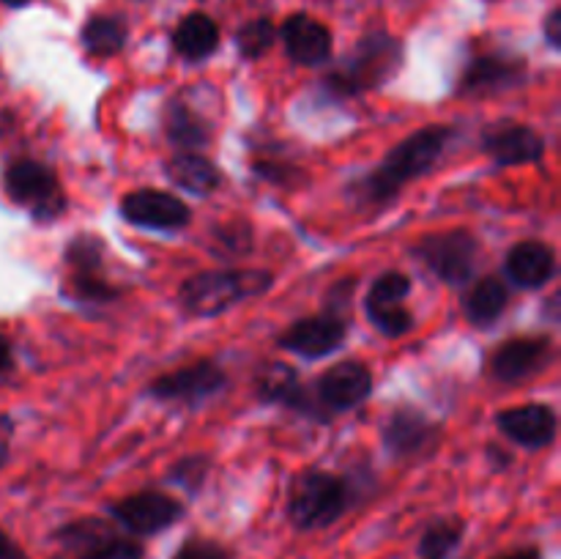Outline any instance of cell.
<instances>
[{"label": "cell", "instance_id": "6da1fadb", "mask_svg": "<svg viewBox=\"0 0 561 559\" xmlns=\"http://www.w3.org/2000/svg\"><path fill=\"white\" fill-rule=\"evenodd\" d=\"M455 137L453 126H422L414 135L405 137L403 142L387 153L381 164L373 170L367 179L359 181L356 195L362 197L365 206H383V203L394 201L398 192L403 190L409 181L425 175L433 164L442 159L447 142Z\"/></svg>", "mask_w": 561, "mask_h": 559}, {"label": "cell", "instance_id": "7a4b0ae2", "mask_svg": "<svg viewBox=\"0 0 561 559\" xmlns=\"http://www.w3.org/2000/svg\"><path fill=\"white\" fill-rule=\"evenodd\" d=\"M272 285L274 274L268 269H214L184 280L179 301L190 316L214 318L244 299L263 296Z\"/></svg>", "mask_w": 561, "mask_h": 559}, {"label": "cell", "instance_id": "3957f363", "mask_svg": "<svg viewBox=\"0 0 561 559\" xmlns=\"http://www.w3.org/2000/svg\"><path fill=\"white\" fill-rule=\"evenodd\" d=\"M403 42L387 31H373L356 42L348 58L327 75V88L337 96H359L387 85L403 69Z\"/></svg>", "mask_w": 561, "mask_h": 559}, {"label": "cell", "instance_id": "277c9868", "mask_svg": "<svg viewBox=\"0 0 561 559\" xmlns=\"http://www.w3.org/2000/svg\"><path fill=\"white\" fill-rule=\"evenodd\" d=\"M354 502V491L345 477L327 469H305L290 486L288 518L299 532L327 529L343 518Z\"/></svg>", "mask_w": 561, "mask_h": 559}, {"label": "cell", "instance_id": "5b68a950", "mask_svg": "<svg viewBox=\"0 0 561 559\" xmlns=\"http://www.w3.org/2000/svg\"><path fill=\"white\" fill-rule=\"evenodd\" d=\"M5 192L16 206L27 208L36 223H53L66 212V192L47 164L36 159H16L3 175Z\"/></svg>", "mask_w": 561, "mask_h": 559}, {"label": "cell", "instance_id": "8992f818", "mask_svg": "<svg viewBox=\"0 0 561 559\" xmlns=\"http://www.w3.org/2000/svg\"><path fill=\"white\" fill-rule=\"evenodd\" d=\"M477 252H480V241L463 228L425 236L411 247V255L449 285H463L474 277Z\"/></svg>", "mask_w": 561, "mask_h": 559}, {"label": "cell", "instance_id": "52a82bcc", "mask_svg": "<svg viewBox=\"0 0 561 559\" xmlns=\"http://www.w3.org/2000/svg\"><path fill=\"white\" fill-rule=\"evenodd\" d=\"M66 266H69V294L80 301L110 305L121 290L104 277V241L93 233H80L66 247Z\"/></svg>", "mask_w": 561, "mask_h": 559}, {"label": "cell", "instance_id": "ba28073f", "mask_svg": "<svg viewBox=\"0 0 561 559\" xmlns=\"http://www.w3.org/2000/svg\"><path fill=\"white\" fill-rule=\"evenodd\" d=\"M115 524L137 537H153L184 518V504L162 491H137L110 504Z\"/></svg>", "mask_w": 561, "mask_h": 559}, {"label": "cell", "instance_id": "9c48e42d", "mask_svg": "<svg viewBox=\"0 0 561 559\" xmlns=\"http://www.w3.org/2000/svg\"><path fill=\"white\" fill-rule=\"evenodd\" d=\"M228 384L222 367L211 360H197L192 365L179 367V370L162 373L148 384V395L162 403H201V400L211 398L219 389Z\"/></svg>", "mask_w": 561, "mask_h": 559}, {"label": "cell", "instance_id": "30bf717a", "mask_svg": "<svg viewBox=\"0 0 561 559\" xmlns=\"http://www.w3.org/2000/svg\"><path fill=\"white\" fill-rule=\"evenodd\" d=\"M373 392V373L365 362L345 360L329 367L312 387L318 406H321L323 417L340 414V411H351L356 406L365 403Z\"/></svg>", "mask_w": 561, "mask_h": 559}, {"label": "cell", "instance_id": "8fae6325", "mask_svg": "<svg viewBox=\"0 0 561 559\" xmlns=\"http://www.w3.org/2000/svg\"><path fill=\"white\" fill-rule=\"evenodd\" d=\"M345 334H348V321L340 312L327 310L290 323L277 338V345L305 356V360H321V356H329L343 345Z\"/></svg>", "mask_w": 561, "mask_h": 559}, {"label": "cell", "instance_id": "7c38bea8", "mask_svg": "<svg viewBox=\"0 0 561 559\" xmlns=\"http://www.w3.org/2000/svg\"><path fill=\"white\" fill-rule=\"evenodd\" d=\"M553 340L548 334H524L510 338L493 351L488 373L502 384H518L540 373L551 362Z\"/></svg>", "mask_w": 561, "mask_h": 559}, {"label": "cell", "instance_id": "4fadbf2b", "mask_svg": "<svg viewBox=\"0 0 561 559\" xmlns=\"http://www.w3.org/2000/svg\"><path fill=\"white\" fill-rule=\"evenodd\" d=\"M411 294V280L403 272H387L367 290V316L373 327L387 338H400L411 329L414 316L403 307V299Z\"/></svg>", "mask_w": 561, "mask_h": 559}, {"label": "cell", "instance_id": "5bb4252c", "mask_svg": "<svg viewBox=\"0 0 561 559\" xmlns=\"http://www.w3.org/2000/svg\"><path fill=\"white\" fill-rule=\"evenodd\" d=\"M121 217L137 228L181 230L190 225L192 212L179 195L162 190H137L121 201Z\"/></svg>", "mask_w": 561, "mask_h": 559}, {"label": "cell", "instance_id": "9a60e30c", "mask_svg": "<svg viewBox=\"0 0 561 559\" xmlns=\"http://www.w3.org/2000/svg\"><path fill=\"white\" fill-rule=\"evenodd\" d=\"M482 151L499 168H515V164L540 162L546 142L526 124H496L482 135Z\"/></svg>", "mask_w": 561, "mask_h": 559}, {"label": "cell", "instance_id": "2e32d148", "mask_svg": "<svg viewBox=\"0 0 561 559\" xmlns=\"http://www.w3.org/2000/svg\"><path fill=\"white\" fill-rule=\"evenodd\" d=\"M496 425L504 436H510L520 447L529 449H542L548 444H553L559 431L557 411L546 403H524L502 411L496 417Z\"/></svg>", "mask_w": 561, "mask_h": 559}, {"label": "cell", "instance_id": "e0dca14e", "mask_svg": "<svg viewBox=\"0 0 561 559\" xmlns=\"http://www.w3.org/2000/svg\"><path fill=\"white\" fill-rule=\"evenodd\" d=\"M438 438V427L414 406L394 409L392 417L383 422V447L394 458H414V455L433 449Z\"/></svg>", "mask_w": 561, "mask_h": 559}, {"label": "cell", "instance_id": "ac0fdd59", "mask_svg": "<svg viewBox=\"0 0 561 559\" xmlns=\"http://www.w3.org/2000/svg\"><path fill=\"white\" fill-rule=\"evenodd\" d=\"M526 77V60L518 55H477L460 77V93H499L520 85Z\"/></svg>", "mask_w": 561, "mask_h": 559}, {"label": "cell", "instance_id": "d6986e66", "mask_svg": "<svg viewBox=\"0 0 561 559\" xmlns=\"http://www.w3.org/2000/svg\"><path fill=\"white\" fill-rule=\"evenodd\" d=\"M285 53L290 60L301 66H321L332 58V33L323 22L312 20L310 14H290L279 27Z\"/></svg>", "mask_w": 561, "mask_h": 559}, {"label": "cell", "instance_id": "ffe728a7", "mask_svg": "<svg viewBox=\"0 0 561 559\" xmlns=\"http://www.w3.org/2000/svg\"><path fill=\"white\" fill-rule=\"evenodd\" d=\"M557 274V255L542 241H520L507 255V277L520 288H540Z\"/></svg>", "mask_w": 561, "mask_h": 559}, {"label": "cell", "instance_id": "44dd1931", "mask_svg": "<svg viewBox=\"0 0 561 559\" xmlns=\"http://www.w3.org/2000/svg\"><path fill=\"white\" fill-rule=\"evenodd\" d=\"M305 392L307 389L296 367L285 365V362H266L255 376V395L263 403H279L294 411H301Z\"/></svg>", "mask_w": 561, "mask_h": 559}, {"label": "cell", "instance_id": "7402d4cb", "mask_svg": "<svg viewBox=\"0 0 561 559\" xmlns=\"http://www.w3.org/2000/svg\"><path fill=\"white\" fill-rule=\"evenodd\" d=\"M164 175L175 186H181L186 192H195V195H211L222 184V173H219L217 164L195 151H179L173 159H168Z\"/></svg>", "mask_w": 561, "mask_h": 559}, {"label": "cell", "instance_id": "603a6c76", "mask_svg": "<svg viewBox=\"0 0 561 559\" xmlns=\"http://www.w3.org/2000/svg\"><path fill=\"white\" fill-rule=\"evenodd\" d=\"M173 47L181 58L203 60L217 53L219 47V25L203 11L186 14L173 31Z\"/></svg>", "mask_w": 561, "mask_h": 559}, {"label": "cell", "instance_id": "cb8c5ba5", "mask_svg": "<svg viewBox=\"0 0 561 559\" xmlns=\"http://www.w3.org/2000/svg\"><path fill=\"white\" fill-rule=\"evenodd\" d=\"M510 305V288L502 277L488 274L466 294L463 312L474 327H491Z\"/></svg>", "mask_w": 561, "mask_h": 559}, {"label": "cell", "instance_id": "d4e9b609", "mask_svg": "<svg viewBox=\"0 0 561 559\" xmlns=\"http://www.w3.org/2000/svg\"><path fill=\"white\" fill-rule=\"evenodd\" d=\"M164 137L179 151H195V148H203L208 142V124L190 104L170 102L168 110H164Z\"/></svg>", "mask_w": 561, "mask_h": 559}, {"label": "cell", "instance_id": "484cf974", "mask_svg": "<svg viewBox=\"0 0 561 559\" xmlns=\"http://www.w3.org/2000/svg\"><path fill=\"white\" fill-rule=\"evenodd\" d=\"M82 47L88 49L96 58H113L121 49L126 47V38H129V27L121 16L115 14H96L82 25Z\"/></svg>", "mask_w": 561, "mask_h": 559}, {"label": "cell", "instance_id": "4316f807", "mask_svg": "<svg viewBox=\"0 0 561 559\" xmlns=\"http://www.w3.org/2000/svg\"><path fill=\"white\" fill-rule=\"evenodd\" d=\"M466 521L463 518H438L422 532L420 559H449L463 543Z\"/></svg>", "mask_w": 561, "mask_h": 559}, {"label": "cell", "instance_id": "83f0119b", "mask_svg": "<svg viewBox=\"0 0 561 559\" xmlns=\"http://www.w3.org/2000/svg\"><path fill=\"white\" fill-rule=\"evenodd\" d=\"M277 42V25L272 20H252L236 33V47L247 60H257Z\"/></svg>", "mask_w": 561, "mask_h": 559}, {"label": "cell", "instance_id": "f1b7e54d", "mask_svg": "<svg viewBox=\"0 0 561 559\" xmlns=\"http://www.w3.org/2000/svg\"><path fill=\"white\" fill-rule=\"evenodd\" d=\"M55 537H58L66 548H71V551L80 554V551H85V548H91V546H96V543L113 537V532H110V526L102 524V521L82 518V521H71V524L60 526L58 535Z\"/></svg>", "mask_w": 561, "mask_h": 559}, {"label": "cell", "instance_id": "f546056e", "mask_svg": "<svg viewBox=\"0 0 561 559\" xmlns=\"http://www.w3.org/2000/svg\"><path fill=\"white\" fill-rule=\"evenodd\" d=\"M214 244L219 247V252L225 255H244L252 247V228L247 219H230V223L217 225L211 230Z\"/></svg>", "mask_w": 561, "mask_h": 559}, {"label": "cell", "instance_id": "4dcf8cb0", "mask_svg": "<svg viewBox=\"0 0 561 559\" xmlns=\"http://www.w3.org/2000/svg\"><path fill=\"white\" fill-rule=\"evenodd\" d=\"M208 471H211V460L208 455H186L179 464H173V469L168 471V480L181 486L184 491H201V486L206 482Z\"/></svg>", "mask_w": 561, "mask_h": 559}, {"label": "cell", "instance_id": "1f68e13d", "mask_svg": "<svg viewBox=\"0 0 561 559\" xmlns=\"http://www.w3.org/2000/svg\"><path fill=\"white\" fill-rule=\"evenodd\" d=\"M77 559H146V551H142L140 543L113 535L107 537V540L80 551Z\"/></svg>", "mask_w": 561, "mask_h": 559}, {"label": "cell", "instance_id": "d6a6232c", "mask_svg": "<svg viewBox=\"0 0 561 559\" xmlns=\"http://www.w3.org/2000/svg\"><path fill=\"white\" fill-rule=\"evenodd\" d=\"M173 559H233V551L225 548L222 543L195 535L186 537V540L181 543V548L173 554Z\"/></svg>", "mask_w": 561, "mask_h": 559}, {"label": "cell", "instance_id": "836d02e7", "mask_svg": "<svg viewBox=\"0 0 561 559\" xmlns=\"http://www.w3.org/2000/svg\"><path fill=\"white\" fill-rule=\"evenodd\" d=\"M255 173L263 175V179H268L272 184H290V179H296V173L299 170L290 168V164H283V162H255Z\"/></svg>", "mask_w": 561, "mask_h": 559}, {"label": "cell", "instance_id": "e575fe53", "mask_svg": "<svg viewBox=\"0 0 561 559\" xmlns=\"http://www.w3.org/2000/svg\"><path fill=\"white\" fill-rule=\"evenodd\" d=\"M11 436H14V422H11L9 414H0V469H3L5 460H9Z\"/></svg>", "mask_w": 561, "mask_h": 559}, {"label": "cell", "instance_id": "d590c367", "mask_svg": "<svg viewBox=\"0 0 561 559\" xmlns=\"http://www.w3.org/2000/svg\"><path fill=\"white\" fill-rule=\"evenodd\" d=\"M542 31H546V38L548 44H551L553 49L561 47V9H551V14L546 16V25H542Z\"/></svg>", "mask_w": 561, "mask_h": 559}, {"label": "cell", "instance_id": "8d00e7d4", "mask_svg": "<svg viewBox=\"0 0 561 559\" xmlns=\"http://www.w3.org/2000/svg\"><path fill=\"white\" fill-rule=\"evenodd\" d=\"M0 559H27V554L0 529Z\"/></svg>", "mask_w": 561, "mask_h": 559}, {"label": "cell", "instance_id": "74e56055", "mask_svg": "<svg viewBox=\"0 0 561 559\" xmlns=\"http://www.w3.org/2000/svg\"><path fill=\"white\" fill-rule=\"evenodd\" d=\"M11 365H14L11 343H9V338H3V334H0V376H3V373H9Z\"/></svg>", "mask_w": 561, "mask_h": 559}, {"label": "cell", "instance_id": "f35d334b", "mask_svg": "<svg viewBox=\"0 0 561 559\" xmlns=\"http://www.w3.org/2000/svg\"><path fill=\"white\" fill-rule=\"evenodd\" d=\"M496 559H542V554H540V548L529 546V548H515V551L502 554V557H496Z\"/></svg>", "mask_w": 561, "mask_h": 559}, {"label": "cell", "instance_id": "ab89813d", "mask_svg": "<svg viewBox=\"0 0 561 559\" xmlns=\"http://www.w3.org/2000/svg\"><path fill=\"white\" fill-rule=\"evenodd\" d=\"M5 5H11V9H20V5H27L31 0H3Z\"/></svg>", "mask_w": 561, "mask_h": 559}]
</instances>
